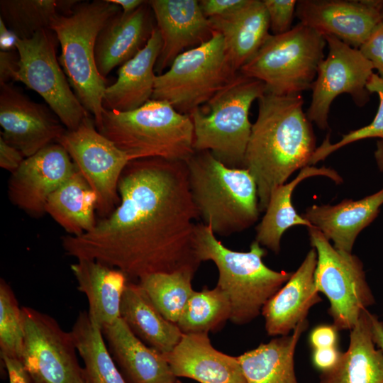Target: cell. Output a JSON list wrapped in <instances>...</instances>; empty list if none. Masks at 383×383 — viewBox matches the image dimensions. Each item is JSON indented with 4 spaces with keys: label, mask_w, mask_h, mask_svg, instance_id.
<instances>
[{
    "label": "cell",
    "mask_w": 383,
    "mask_h": 383,
    "mask_svg": "<svg viewBox=\"0 0 383 383\" xmlns=\"http://www.w3.org/2000/svg\"><path fill=\"white\" fill-rule=\"evenodd\" d=\"M148 3L162 39L155 67L160 75L179 55L209 40L213 30L199 1L151 0Z\"/></svg>",
    "instance_id": "18"
},
{
    "label": "cell",
    "mask_w": 383,
    "mask_h": 383,
    "mask_svg": "<svg viewBox=\"0 0 383 383\" xmlns=\"http://www.w3.org/2000/svg\"><path fill=\"white\" fill-rule=\"evenodd\" d=\"M371 324L372 340L377 348L383 353V321L371 313Z\"/></svg>",
    "instance_id": "47"
},
{
    "label": "cell",
    "mask_w": 383,
    "mask_h": 383,
    "mask_svg": "<svg viewBox=\"0 0 383 383\" xmlns=\"http://www.w3.org/2000/svg\"><path fill=\"white\" fill-rule=\"evenodd\" d=\"M267 10L272 35L287 33L292 28L297 1L262 0Z\"/></svg>",
    "instance_id": "38"
},
{
    "label": "cell",
    "mask_w": 383,
    "mask_h": 383,
    "mask_svg": "<svg viewBox=\"0 0 383 383\" xmlns=\"http://www.w3.org/2000/svg\"><path fill=\"white\" fill-rule=\"evenodd\" d=\"M380 15H381L382 21H383V4L380 9Z\"/></svg>",
    "instance_id": "50"
},
{
    "label": "cell",
    "mask_w": 383,
    "mask_h": 383,
    "mask_svg": "<svg viewBox=\"0 0 383 383\" xmlns=\"http://www.w3.org/2000/svg\"><path fill=\"white\" fill-rule=\"evenodd\" d=\"M313 176H325L340 184L342 177L329 167L308 165L301 169L298 175L289 183L279 185L272 192L265 214L256 227L255 240L274 253L280 250V241L284 233L295 226L314 227L299 215L292 203V193L299 183Z\"/></svg>",
    "instance_id": "30"
},
{
    "label": "cell",
    "mask_w": 383,
    "mask_h": 383,
    "mask_svg": "<svg viewBox=\"0 0 383 383\" xmlns=\"http://www.w3.org/2000/svg\"><path fill=\"white\" fill-rule=\"evenodd\" d=\"M78 0H1L0 18L20 39L50 29L54 18L66 14Z\"/></svg>",
    "instance_id": "33"
},
{
    "label": "cell",
    "mask_w": 383,
    "mask_h": 383,
    "mask_svg": "<svg viewBox=\"0 0 383 383\" xmlns=\"http://www.w3.org/2000/svg\"><path fill=\"white\" fill-rule=\"evenodd\" d=\"M383 1L301 0L296 16L300 23L323 35H332L359 48L382 21Z\"/></svg>",
    "instance_id": "17"
},
{
    "label": "cell",
    "mask_w": 383,
    "mask_h": 383,
    "mask_svg": "<svg viewBox=\"0 0 383 383\" xmlns=\"http://www.w3.org/2000/svg\"><path fill=\"white\" fill-rule=\"evenodd\" d=\"M382 204L383 187L360 200L312 205L301 216L333 241L336 249L352 252L357 235L375 219Z\"/></svg>",
    "instance_id": "23"
},
{
    "label": "cell",
    "mask_w": 383,
    "mask_h": 383,
    "mask_svg": "<svg viewBox=\"0 0 383 383\" xmlns=\"http://www.w3.org/2000/svg\"><path fill=\"white\" fill-rule=\"evenodd\" d=\"M199 6L207 18L225 16L242 6L245 0H201Z\"/></svg>",
    "instance_id": "41"
},
{
    "label": "cell",
    "mask_w": 383,
    "mask_h": 383,
    "mask_svg": "<svg viewBox=\"0 0 383 383\" xmlns=\"http://www.w3.org/2000/svg\"><path fill=\"white\" fill-rule=\"evenodd\" d=\"M326 44L321 33L299 22L287 33L270 34L239 72L263 82L267 93L301 94L311 89Z\"/></svg>",
    "instance_id": "8"
},
{
    "label": "cell",
    "mask_w": 383,
    "mask_h": 383,
    "mask_svg": "<svg viewBox=\"0 0 383 383\" xmlns=\"http://www.w3.org/2000/svg\"><path fill=\"white\" fill-rule=\"evenodd\" d=\"M57 43L50 29L38 30L30 38H18V70L13 81L22 82L40 95L67 130L72 131L91 115L71 89L60 67Z\"/></svg>",
    "instance_id": "11"
},
{
    "label": "cell",
    "mask_w": 383,
    "mask_h": 383,
    "mask_svg": "<svg viewBox=\"0 0 383 383\" xmlns=\"http://www.w3.org/2000/svg\"><path fill=\"white\" fill-rule=\"evenodd\" d=\"M189 188L203 223L228 236L252 226L260 214L256 182L245 168H230L209 151L186 161Z\"/></svg>",
    "instance_id": "3"
},
{
    "label": "cell",
    "mask_w": 383,
    "mask_h": 383,
    "mask_svg": "<svg viewBox=\"0 0 383 383\" xmlns=\"http://www.w3.org/2000/svg\"><path fill=\"white\" fill-rule=\"evenodd\" d=\"M194 276L190 272L155 273L140 279L138 283L160 313L177 324L194 292L192 285Z\"/></svg>",
    "instance_id": "35"
},
{
    "label": "cell",
    "mask_w": 383,
    "mask_h": 383,
    "mask_svg": "<svg viewBox=\"0 0 383 383\" xmlns=\"http://www.w3.org/2000/svg\"><path fill=\"white\" fill-rule=\"evenodd\" d=\"M118 5L123 13H130L140 6L145 1L143 0H109Z\"/></svg>",
    "instance_id": "48"
},
{
    "label": "cell",
    "mask_w": 383,
    "mask_h": 383,
    "mask_svg": "<svg viewBox=\"0 0 383 383\" xmlns=\"http://www.w3.org/2000/svg\"><path fill=\"white\" fill-rule=\"evenodd\" d=\"M257 101L258 114L252 126L244 168L256 182L259 209L264 211L272 191L285 184L294 172L310 165L316 148L301 94L265 92Z\"/></svg>",
    "instance_id": "2"
},
{
    "label": "cell",
    "mask_w": 383,
    "mask_h": 383,
    "mask_svg": "<svg viewBox=\"0 0 383 383\" xmlns=\"http://www.w3.org/2000/svg\"><path fill=\"white\" fill-rule=\"evenodd\" d=\"M338 331L333 325L323 324L316 326L309 334L310 345L313 350L336 346Z\"/></svg>",
    "instance_id": "40"
},
{
    "label": "cell",
    "mask_w": 383,
    "mask_h": 383,
    "mask_svg": "<svg viewBox=\"0 0 383 383\" xmlns=\"http://www.w3.org/2000/svg\"><path fill=\"white\" fill-rule=\"evenodd\" d=\"M120 203L89 232L62 238L66 255L94 260L138 279L155 273L197 271L199 216L186 162L131 160L118 182Z\"/></svg>",
    "instance_id": "1"
},
{
    "label": "cell",
    "mask_w": 383,
    "mask_h": 383,
    "mask_svg": "<svg viewBox=\"0 0 383 383\" xmlns=\"http://www.w3.org/2000/svg\"><path fill=\"white\" fill-rule=\"evenodd\" d=\"M318 383H383V353L372 335L371 313L365 310L350 330L348 350Z\"/></svg>",
    "instance_id": "27"
},
{
    "label": "cell",
    "mask_w": 383,
    "mask_h": 383,
    "mask_svg": "<svg viewBox=\"0 0 383 383\" xmlns=\"http://www.w3.org/2000/svg\"><path fill=\"white\" fill-rule=\"evenodd\" d=\"M362 55L383 78V21L374 28L367 40L358 48Z\"/></svg>",
    "instance_id": "39"
},
{
    "label": "cell",
    "mask_w": 383,
    "mask_h": 383,
    "mask_svg": "<svg viewBox=\"0 0 383 383\" xmlns=\"http://www.w3.org/2000/svg\"><path fill=\"white\" fill-rule=\"evenodd\" d=\"M25 158L21 151L0 136V167L2 169L12 173L20 167Z\"/></svg>",
    "instance_id": "43"
},
{
    "label": "cell",
    "mask_w": 383,
    "mask_h": 383,
    "mask_svg": "<svg viewBox=\"0 0 383 383\" xmlns=\"http://www.w3.org/2000/svg\"><path fill=\"white\" fill-rule=\"evenodd\" d=\"M309 322H301L292 334L279 336L238 356L247 383H299L294 354Z\"/></svg>",
    "instance_id": "29"
},
{
    "label": "cell",
    "mask_w": 383,
    "mask_h": 383,
    "mask_svg": "<svg viewBox=\"0 0 383 383\" xmlns=\"http://www.w3.org/2000/svg\"><path fill=\"white\" fill-rule=\"evenodd\" d=\"M366 88L370 93H377L379 99L378 110L372 121L367 126L343 135L342 138L334 144L330 142L328 135L322 144L316 148L310 160V165L324 160L332 152L353 142L370 138L383 139V78L373 73Z\"/></svg>",
    "instance_id": "37"
},
{
    "label": "cell",
    "mask_w": 383,
    "mask_h": 383,
    "mask_svg": "<svg viewBox=\"0 0 383 383\" xmlns=\"http://www.w3.org/2000/svg\"><path fill=\"white\" fill-rule=\"evenodd\" d=\"M342 353L336 346L314 349L312 353V363L321 373L328 372L336 366Z\"/></svg>",
    "instance_id": "42"
},
{
    "label": "cell",
    "mask_w": 383,
    "mask_h": 383,
    "mask_svg": "<svg viewBox=\"0 0 383 383\" xmlns=\"http://www.w3.org/2000/svg\"><path fill=\"white\" fill-rule=\"evenodd\" d=\"M24 329L20 361L32 383H86L70 332L50 315L22 306Z\"/></svg>",
    "instance_id": "12"
},
{
    "label": "cell",
    "mask_w": 383,
    "mask_h": 383,
    "mask_svg": "<svg viewBox=\"0 0 383 383\" xmlns=\"http://www.w3.org/2000/svg\"><path fill=\"white\" fill-rule=\"evenodd\" d=\"M266 92L261 81L238 72L234 79L190 117L194 130L195 152L209 151L230 168H244L252 124V102Z\"/></svg>",
    "instance_id": "7"
},
{
    "label": "cell",
    "mask_w": 383,
    "mask_h": 383,
    "mask_svg": "<svg viewBox=\"0 0 383 383\" xmlns=\"http://www.w3.org/2000/svg\"><path fill=\"white\" fill-rule=\"evenodd\" d=\"M121 11L118 5L109 0L79 1L69 13L57 15L50 26L60 45L59 62L97 129L102 124V100L107 87L96 65V40L108 21Z\"/></svg>",
    "instance_id": "5"
},
{
    "label": "cell",
    "mask_w": 383,
    "mask_h": 383,
    "mask_svg": "<svg viewBox=\"0 0 383 383\" xmlns=\"http://www.w3.org/2000/svg\"><path fill=\"white\" fill-rule=\"evenodd\" d=\"M170 383H182V382L176 379L174 381L171 382Z\"/></svg>",
    "instance_id": "51"
},
{
    "label": "cell",
    "mask_w": 383,
    "mask_h": 383,
    "mask_svg": "<svg viewBox=\"0 0 383 383\" xmlns=\"http://www.w3.org/2000/svg\"><path fill=\"white\" fill-rule=\"evenodd\" d=\"M101 330L127 383H170L177 379L164 355L140 340L121 317Z\"/></svg>",
    "instance_id": "22"
},
{
    "label": "cell",
    "mask_w": 383,
    "mask_h": 383,
    "mask_svg": "<svg viewBox=\"0 0 383 383\" xmlns=\"http://www.w3.org/2000/svg\"><path fill=\"white\" fill-rule=\"evenodd\" d=\"M18 37L10 30L0 18V50L13 51L16 50Z\"/></svg>",
    "instance_id": "46"
},
{
    "label": "cell",
    "mask_w": 383,
    "mask_h": 383,
    "mask_svg": "<svg viewBox=\"0 0 383 383\" xmlns=\"http://www.w3.org/2000/svg\"><path fill=\"white\" fill-rule=\"evenodd\" d=\"M161 48L160 33L155 26L145 46L119 67L117 79L106 88L104 109L131 111L152 99L157 76L155 67Z\"/></svg>",
    "instance_id": "24"
},
{
    "label": "cell",
    "mask_w": 383,
    "mask_h": 383,
    "mask_svg": "<svg viewBox=\"0 0 383 383\" xmlns=\"http://www.w3.org/2000/svg\"><path fill=\"white\" fill-rule=\"evenodd\" d=\"M98 131L131 160L162 158L186 162L195 152L190 116L177 111L165 101L150 99L126 112L104 109Z\"/></svg>",
    "instance_id": "6"
},
{
    "label": "cell",
    "mask_w": 383,
    "mask_h": 383,
    "mask_svg": "<svg viewBox=\"0 0 383 383\" xmlns=\"http://www.w3.org/2000/svg\"><path fill=\"white\" fill-rule=\"evenodd\" d=\"M96 193L77 169L50 194L45 209L69 235L78 236L96 225Z\"/></svg>",
    "instance_id": "31"
},
{
    "label": "cell",
    "mask_w": 383,
    "mask_h": 383,
    "mask_svg": "<svg viewBox=\"0 0 383 383\" xmlns=\"http://www.w3.org/2000/svg\"><path fill=\"white\" fill-rule=\"evenodd\" d=\"M155 18L145 1L130 13L112 16L99 32L95 45V62L99 73L106 79L116 67L133 58L147 44Z\"/></svg>",
    "instance_id": "21"
},
{
    "label": "cell",
    "mask_w": 383,
    "mask_h": 383,
    "mask_svg": "<svg viewBox=\"0 0 383 383\" xmlns=\"http://www.w3.org/2000/svg\"><path fill=\"white\" fill-rule=\"evenodd\" d=\"M308 229L311 245L317 253L316 287L329 301L333 325L338 331H350L362 313L375 303L363 264L352 252L336 249L315 227Z\"/></svg>",
    "instance_id": "10"
},
{
    "label": "cell",
    "mask_w": 383,
    "mask_h": 383,
    "mask_svg": "<svg viewBox=\"0 0 383 383\" xmlns=\"http://www.w3.org/2000/svg\"><path fill=\"white\" fill-rule=\"evenodd\" d=\"M77 167L65 149L51 143L25 158L8 182L11 202L30 216L45 213L48 197L64 184Z\"/></svg>",
    "instance_id": "16"
},
{
    "label": "cell",
    "mask_w": 383,
    "mask_h": 383,
    "mask_svg": "<svg viewBox=\"0 0 383 383\" xmlns=\"http://www.w3.org/2000/svg\"><path fill=\"white\" fill-rule=\"evenodd\" d=\"M24 338L21 307L10 285L0 280V355L21 360Z\"/></svg>",
    "instance_id": "36"
},
{
    "label": "cell",
    "mask_w": 383,
    "mask_h": 383,
    "mask_svg": "<svg viewBox=\"0 0 383 383\" xmlns=\"http://www.w3.org/2000/svg\"><path fill=\"white\" fill-rule=\"evenodd\" d=\"M328 47L312 84V96L306 116L321 130L328 128V113L333 101L349 94L357 106H363L370 93L367 83L374 73L372 63L358 48L332 35H323Z\"/></svg>",
    "instance_id": "14"
},
{
    "label": "cell",
    "mask_w": 383,
    "mask_h": 383,
    "mask_svg": "<svg viewBox=\"0 0 383 383\" xmlns=\"http://www.w3.org/2000/svg\"><path fill=\"white\" fill-rule=\"evenodd\" d=\"M120 317L140 340L162 354L171 352L183 335L176 323L160 313L139 283L128 282Z\"/></svg>",
    "instance_id": "28"
},
{
    "label": "cell",
    "mask_w": 383,
    "mask_h": 383,
    "mask_svg": "<svg viewBox=\"0 0 383 383\" xmlns=\"http://www.w3.org/2000/svg\"><path fill=\"white\" fill-rule=\"evenodd\" d=\"M196 249L201 262L211 260L218 272L216 286L228 296L230 321L237 325L256 318L267 301L289 279L292 272L275 271L266 266V250L256 240L248 252L228 249L218 240L209 226L196 227Z\"/></svg>",
    "instance_id": "4"
},
{
    "label": "cell",
    "mask_w": 383,
    "mask_h": 383,
    "mask_svg": "<svg viewBox=\"0 0 383 383\" xmlns=\"http://www.w3.org/2000/svg\"><path fill=\"white\" fill-rule=\"evenodd\" d=\"M0 125L1 137L26 158L57 143L67 130L50 108L9 83L0 84Z\"/></svg>",
    "instance_id": "15"
},
{
    "label": "cell",
    "mask_w": 383,
    "mask_h": 383,
    "mask_svg": "<svg viewBox=\"0 0 383 383\" xmlns=\"http://www.w3.org/2000/svg\"><path fill=\"white\" fill-rule=\"evenodd\" d=\"M7 370L9 383H32L21 362L16 358L1 357Z\"/></svg>",
    "instance_id": "45"
},
{
    "label": "cell",
    "mask_w": 383,
    "mask_h": 383,
    "mask_svg": "<svg viewBox=\"0 0 383 383\" xmlns=\"http://www.w3.org/2000/svg\"><path fill=\"white\" fill-rule=\"evenodd\" d=\"M227 294L218 286L193 293L177 323L183 334L209 333L220 328L231 317Z\"/></svg>",
    "instance_id": "34"
},
{
    "label": "cell",
    "mask_w": 383,
    "mask_h": 383,
    "mask_svg": "<svg viewBox=\"0 0 383 383\" xmlns=\"http://www.w3.org/2000/svg\"><path fill=\"white\" fill-rule=\"evenodd\" d=\"M237 72L217 31L206 42L179 55L168 70L155 78L151 99L165 101L189 115L231 82Z\"/></svg>",
    "instance_id": "9"
},
{
    "label": "cell",
    "mask_w": 383,
    "mask_h": 383,
    "mask_svg": "<svg viewBox=\"0 0 383 383\" xmlns=\"http://www.w3.org/2000/svg\"><path fill=\"white\" fill-rule=\"evenodd\" d=\"M163 355L176 378L199 383H247L238 357L215 349L208 333L183 334L174 349Z\"/></svg>",
    "instance_id": "20"
},
{
    "label": "cell",
    "mask_w": 383,
    "mask_h": 383,
    "mask_svg": "<svg viewBox=\"0 0 383 383\" xmlns=\"http://www.w3.org/2000/svg\"><path fill=\"white\" fill-rule=\"evenodd\" d=\"M18 61L17 51H0V84L13 81L18 70Z\"/></svg>",
    "instance_id": "44"
},
{
    "label": "cell",
    "mask_w": 383,
    "mask_h": 383,
    "mask_svg": "<svg viewBox=\"0 0 383 383\" xmlns=\"http://www.w3.org/2000/svg\"><path fill=\"white\" fill-rule=\"evenodd\" d=\"M374 159L379 170L383 172V139H380L377 143Z\"/></svg>",
    "instance_id": "49"
},
{
    "label": "cell",
    "mask_w": 383,
    "mask_h": 383,
    "mask_svg": "<svg viewBox=\"0 0 383 383\" xmlns=\"http://www.w3.org/2000/svg\"><path fill=\"white\" fill-rule=\"evenodd\" d=\"M70 333L84 362L86 383H127L105 343L101 328L87 311L79 312Z\"/></svg>",
    "instance_id": "32"
},
{
    "label": "cell",
    "mask_w": 383,
    "mask_h": 383,
    "mask_svg": "<svg viewBox=\"0 0 383 383\" xmlns=\"http://www.w3.org/2000/svg\"><path fill=\"white\" fill-rule=\"evenodd\" d=\"M222 35L228 56L239 72L270 36L269 17L262 0H245L233 11L209 18Z\"/></svg>",
    "instance_id": "25"
},
{
    "label": "cell",
    "mask_w": 383,
    "mask_h": 383,
    "mask_svg": "<svg viewBox=\"0 0 383 383\" xmlns=\"http://www.w3.org/2000/svg\"><path fill=\"white\" fill-rule=\"evenodd\" d=\"M316 263L317 253L312 248L289 279L263 306L262 314L269 335H289L322 301L314 282Z\"/></svg>",
    "instance_id": "19"
},
{
    "label": "cell",
    "mask_w": 383,
    "mask_h": 383,
    "mask_svg": "<svg viewBox=\"0 0 383 383\" xmlns=\"http://www.w3.org/2000/svg\"><path fill=\"white\" fill-rule=\"evenodd\" d=\"M77 170L97 196L96 210L108 216L119 204L118 182L128 156L103 135L91 116L74 130H66L58 140Z\"/></svg>",
    "instance_id": "13"
},
{
    "label": "cell",
    "mask_w": 383,
    "mask_h": 383,
    "mask_svg": "<svg viewBox=\"0 0 383 383\" xmlns=\"http://www.w3.org/2000/svg\"><path fill=\"white\" fill-rule=\"evenodd\" d=\"M78 290L87 296L88 314L101 329L120 318L128 277L118 269L94 260L80 259L70 265Z\"/></svg>",
    "instance_id": "26"
}]
</instances>
